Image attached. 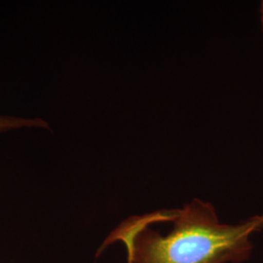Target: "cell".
Segmentation results:
<instances>
[{
    "instance_id": "1",
    "label": "cell",
    "mask_w": 263,
    "mask_h": 263,
    "mask_svg": "<svg viewBox=\"0 0 263 263\" xmlns=\"http://www.w3.org/2000/svg\"><path fill=\"white\" fill-rule=\"evenodd\" d=\"M262 228L263 214L224 224L212 204L194 199L181 209L129 217L101 250L122 241L128 263H240L252 253L251 236Z\"/></svg>"
},
{
    "instance_id": "2",
    "label": "cell",
    "mask_w": 263,
    "mask_h": 263,
    "mask_svg": "<svg viewBox=\"0 0 263 263\" xmlns=\"http://www.w3.org/2000/svg\"><path fill=\"white\" fill-rule=\"evenodd\" d=\"M23 127H38L48 128L47 123L41 119H26L9 116H0V131L18 129Z\"/></svg>"
},
{
    "instance_id": "3",
    "label": "cell",
    "mask_w": 263,
    "mask_h": 263,
    "mask_svg": "<svg viewBox=\"0 0 263 263\" xmlns=\"http://www.w3.org/2000/svg\"><path fill=\"white\" fill-rule=\"evenodd\" d=\"M260 12H261V23H262V28H263V1H262V3H261V9H260Z\"/></svg>"
}]
</instances>
